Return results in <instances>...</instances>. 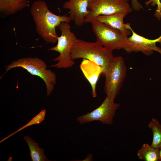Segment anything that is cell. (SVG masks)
I'll list each match as a JSON object with an SVG mask.
<instances>
[{
  "label": "cell",
  "instance_id": "9",
  "mask_svg": "<svg viewBox=\"0 0 161 161\" xmlns=\"http://www.w3.org/2000/svg\"><path fill=\"white\" fill-rule=\"evenodd\" d=\"M125 26L129 29L132 32L131 36L129 38V43L124 49L127 52H141L147 55H149L153 53L154 51H156L157 47L156 44L161 41V36L155 39H148L136 33L129 23L125 24Z\"/></svg>",
  "mask_w": 161,
  "mask_h": 161
},
{
  "label": "cell",
  "instance_id": "10",
  "mask_svg": "<svg viewBox=\"0 0 161 161\" xmlns=\"http://www.w3.org/2000/svg\"><path fill=\"white\" fill-rule=\"evenodd\" d=\"M90 0H69L63 3V8L69 10V16L77 26H82L85 23V18L90 12L88 8Z\"/></svg>",
  "mask_w": 161,
  "mask_h": 161
},
{
  "label": "cell",
  "instance_id": "20",
  "mask_svg": "<svg viewBox=\"0 0 161 161\" xmlns=\"http://www.w3.org/2000/svg\"><path fill=\"white\" fill-rule=\"evenodd\" d=\"M92 156V154H89L87 156L86 158L82 161H92L93 160Z\"/></svg>",
  "mask_w": 161,
  "mask_h": 161
},
{
  "label": "cell",
  "instance_id": "2",
  "mask_svg": "<svg viewBox=\"0 0 161 161\" xmlns=\"http://www.w3.org/2000/svg\"><path fill=\"white\" fill-rule=\"evenodd\" d=\"M114 57L112 51L96 41L91 42L77 38L74 43L70 55L73 61L82 58L94 62L102 67L103 75Z\"/></svg>",
  "mask_w": 161,
  "mask_h": 161
},
{
  "label": "cell",
  "instance_id": "23",
  "mask_svg": "<svg viewBox=\"0 0 161 161\" xmlns=\"http://www.w3.org/2000/svg\"><path fill=\"white\" fill-rule=\"evenodd\" d=\"M126 1H128L129 0H126Z\"/></svg>",
  "mask_w": 161,
  "mask_h": 161
},
{
  "label": "cell",
  "instance_id": "3",
  "mask_svg": "<svg viewBox=\"0 0 161 161\" xmlns=\"http://www.w3.org/2000/svg\"><path fill=\"white\" fill-rule=\"evenodd\" d=\"M17 67H22L31 75L42 79L46 86L47 96L50 95L56 83V76L51 70L47 69V65L43 61L37 57L19 59L6 66V72Z\"/></svg>",
  "mask_w": 161,
  "mask_h": 161
},
{
  "label": "cell",
  "instance_id": "7",
  "mask_svg": "<svg viewBox=\"0 0 161 161\" xmlns=\"http://www.w3.org/2000/svg\"><path fill=\"white\" fill-rule=\"evenodd\" d=\"M88 8L90 12L85 18L86 23H91L99 16L109 15L123 11L129 13L132 11L126 0H90Z\"/></svg>",
  "mask_w": 161,
  "mask_h": 161
},
{
  "label": "cell",
  "instance_id": "12",
  "mask_svg": "<svg viewBox=\"0 0 161 161\" xmlns=\"http://www.w3.org/2000/svg\"><path fill=\"white\" fill-rule=\"evenodd\" d=\"M128 13L126 11H123L109 15H100L96 17L94 20L117 29L125 36L128 37L132 33L131 31L125 26L123 19Z\"/></svg>",
  "mask_w": 161,
  "mask_h": 161
},
{
  "label": "cell",
  "instance_id": "11",
  "mask_svg": "<svg viewBox=\"0 0 161 161\" xmlns=\"http://www.w3.org/2000/svg\"><path fill=\"white\" fill-rule=\"evenodd\" d=\"M80 67L91 85L93 97H96L97 95L96 86L100 75L103 73L102 67L93 61L84 59H82Z\"/></svg>",
  "mask_w": 161,
  "mask_h": 161
},
{
  "label": "cell",
  "instance_id": "22",
  "mask_svg": "<svg viewBox=\"0 0 161 161\" xmlns=\"http://www.w3.org/2000/svg\"><path fill=\"white\" fill-rule=\"evenodd\" d=\"M159 154H160V158L161 160V148L160 149Z\"/></svg>",
  "mask_w": 161,
  "mask_h": 161
},
{
  "label": "cell",
  "instance_id": "6",
  "mask_svg": "<svg viewBox=\"0 0 161 161\" xmlns=\"http://www.w3.org/2000/svg\"><path fill=\"white\" fill-rule=\"evenodd\" d=\"M91 23L96 41L107 49L112 51L124 49L129 44V37L119 30L95 20Z\"/></svg>",
  "mask_w": 161,
  "mask_h": 161
},
{
  "label": "cell",
  "instance_id": "4",
  "mask_svg": "<svg viewBox=\"0 0 161 161\" xmlns=\"http://www.w3.org/2000/svg\"><path fill=\"white\" fill-rule=\"evenodd\" d=\"M58 27L61 32V35L58 37L57 44L48 50L57 52L59 55L53 60L57 61V63L51 66L59 69L70 68L75 64L74 61L71 59L70 55L72 46L77 38L71 31L69 23L62 22Z\"/></svg>",
  "mask_w": 161,
  "mask_h": 161
},
{
  "label": "cell",
  "instance_id": "19",
  "mask_svg": "<svg viewBox=\"0 0 161 161\" xmlns=\"http://www.w3.org/2000/svg\"><path fill=\"white\" fill-rule=\"evenodd\" d=\"M150 4L153 6L157 4L158 6V10L159 12L161 10V3L160 0H149L145 2L146 6Z\"/></svg>",
  "mask_w": 161,
  "mask_h": 161
},
{
  "label": "cell",
  "instance_id": "5",
  "mask_svg": "<svg viewBox=\"0 0 161 161\" xmlns=\"http://www.w3.org/2000/svg\"><path fill=\"white\" fill-rule=\"evenodd\" d=\"M127 68L123 58L114 57L105 71L104 91L110 101L114 102L126 77Z\"/></svg>",
  "mask_w": 161,
  "mask_h": 161
},
{
  "label": "cell",
  "instance_id": "17",
  "mask_svg": "<svg viewBox=\"0 0 161 161\" xmlns=\"http://www.w3.org/2000/svg\"><path fill=\"white\" fill-rule=\"evenodd\" d=\"M46 113V111L45 109L42 110L39 113L33 117L30 121L27 123L26 124L24 125L23 127L20 128L18 130L13 132L7 137H6L2 140H1L0 143L4 141L7 139L8 137L12 136L13 135L18 132L20 131L23 129L24 128L35 124H39L42 121H43L45 118V117Z\"/></svg>",
  "mask_w": 161,
  "mask_h": 161
},
{
  "label": "cell",
  "instance_id": "24",
  "mask_svg": "<svg viewBox=\"0 0 161 161\" xmlns=\"http://www.w3.org/2000/svg\"><path fill=\"white\" fill-rule=\"evenodd\" d=\"M160 43H161V42H160Z\"/></svg>",
  "mask_w": 161,
  "mask_h": 161
},
{
  "label": "cell",
  "instance_id": "15",
  "mask_svg": "<svg viewBox=\"0 0 161 161\" xmlns=\"http://www.w3.org/2000/svg\"><path fill=\"white\" fill-rule=\"evenodd\" d=\"M160 149L154 148L147 143L143 144L137 151V155L140 160L145 161H161Z\"/></svg>",
  "mask_w": 161,
  "mask_h": 161
},
{
  "label": "cell",
  "instance_id": "1",
  "mask_svg": "<svg viewBox=\"0 0 161 161\" xmlns=\"http://www.w3.org/2000/svg\"><path fill=\"white\" fill-rule=\"evenodd\" d=\"M30 13L35 25L38 34L46 42L55 43L58 36L56 28L63 22L69 23V16L55 15L49 9L45 2L38 0L34 1L30 9Z\"/></svg>",
  "mask_w": 161,
  "mask_h": 161
},
{
  "label": "cell",
  "instance_id": "18",
  "mask_svg": "<svg viewBox=\"0 0 161 161\" xmlns=\"http://www.w3.org/2000/svg\"><path fill=\"white\" fill-rule=\"evenodd\" d=\"M132 8L135 11H140L143 9L142 5L137 0H131Z\"/></svg>",
  "mask_w": 161,
  "mask_h": 161
},
{
  "label": "cell",
  "instance_id": "8",
  "mask_svg": "<svg viewBox=\"0 0 161 161\" xmlns=\"http://www.w3.org/2000/svg\"><path fill=\"white\" fill-rule=\"evenodd\" d=\"M120 106L119 103L111 102L106 97L99 107L90 112L78 117L77 120L80 124L99 121L104 124L111 125L116 111Z\"/></svg>",
  "mask_w": 161,
  "mask_h": 161
},
{
  "label": "cell",
  "instance_id": "21",
  "mask_svg": "<svg viewBox=\"0 0 161 161\" xmlns=\"http://www.w3.org/2000/svg\"><path fill=\"white\" fill-rule=\"evenodd\" d=\"M156 51L158 52L161 55V49L159 47H157Z\"/></svg>",
  "mask_w": 161,
  "mask_h": 161
},
{
  "label": "cell",
  "instance_id": "14",
  "mask_svg": "<svg viewBox=\"0 0 161 161\" xmlns=\"http://www.w3.org/2000/svg\"><path fill=\"white\" fill-rule=\"evenodd\" d=\"M24 138L28 146L32 161H49L44 154V149L39 147L37 143L28 136L24 137Z\"/></svg>",
  "mask_w": 161,
  "mask_h": 161
},
{
  "label": "cell",
  "instance_id": "13",
  "mask_svg": "<svg viewBox=\"0 0 161 161\" xmlns=\"http://www.w3.org/2000/svg\"><path fill=\"white\" fill-rule=\"evenodd\" d=\"M28 0H0V11L3 14L13 15L28 5Z\"/></svg>",
  "mask_w": 161,
  "mask_h": 161
},
{
  "label": "cell",
  "instance_id": "16",
  "mask_svg": "<svg viewBox=\"0 0 161 161\" xmlns=\"http://www.w3.org/2000/svg\"><path fill=\"white\" fill-rule=\"evenodd\" d=\"M153 133V140L151 146L160 149L161 148V124L156 119L152 118L148 125Z\"/></svg>",
  "mask_w": 161,
  "mask_h": 161
}]
</instances>
